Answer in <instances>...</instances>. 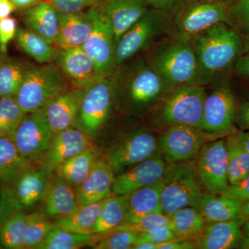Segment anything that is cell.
Wrapping results in <instances>:
<instances>
[{
	"label": "cell",
	"instance_id": "obj_9",
	"mask_svg": "<svg viewBox=\"0 0 249 249\" xmlns=\"http://www.w3.org/2000/svg\"><path fill=\"white\" fill-rule=\"evenodd\" d=\"M86 11L91 19V31L82 47L93 60L98 76L111 78L117 68L112 28L97 5Z\"/></svg>",
	"mask_w": 249,
	"mask_h": 249
},
{
	"label": "cell",
	"instance_id": "obj_3",
	"mask_svg": "<svg viewBox=\"0 0 249 249\" xmlns=\"http://www.w3.org/2000/svg\"><path fill=\"white\" fill-rule=\"evenodd\" d=\"M69 87L68 80L57 65H30L14 98L19 107L28 114L45 107L52 98Z\"/></svg>",
	"mask_w": 249,
	"mask_h": 249
},
{
	"label": "cell",
	"instance_id": "obj_50",
	"mask_svg": "<svg viewBox=\"0 0 249 249\" xmlns=\"http://www.w3.org/2000/svg\"><path fill=\"white\" fill-rule=\"evenodd\" d=\"M235 121L241 130L249 131V97L241 104L236 111Z\"/></svg>",
	"mask_w": 249,
	"mask_h": 249
},
{
	"label": "cell",
	"instance_id": "obj_43",
	"mask_svg": "<svg viewBox=\"0 0 249 249\" xmlns=\"http://www.w3.org/2000/svg\"><path fill=\"white\" fill-rule=\"evenodd\" d=\"M228 178L230 185L235 184L244 178L240 155L237 150L238 139L233 134L227 139Z\"/></svg>",
	"mask_w": 249,
	"mask_h": 249
},
{
	"label": "cell",
	"instance_id": "obj_33",
	"mask_svg": "<svg viewBox=\"0 0 249 249\" xmlns=\"http://www.w3.org/2000/svg\"><path fill=\"white\" fill-rule=\"evenodd\" d=\"M126 214L125 196L107 197L92 229V235H103L124 222Z\"/></svg>",
	"mask_w": 249,
	"mask_h": 249
},
{
	"label": "cell",
	"instance_id": "obj_14",
	"mask_svg": "<svg viewBox=\"0 0 249 249\" xmlns=\"http://www.w3.org/2000/svg\"><path fill=\"white\" fill-rule=\"evenodd\" d=\"M235 114V101L231 90L226 86L216 88L206 94L201 129L211 134L227 133L233 128Z\"/></svg>",
	"mask_w": 249,
	"mask_h": 249
},
{
	"label": "cell",
	"instance_id": "obj_11",
	"mask_svg": "<svg viewBox=\"0 0 249 249\" xmlns=\"http://www.w3.org/2000/svg\"><path fill=\"white\" fill-rule=\"evenodd\" d=\"M53 134L44 107L26 114L12 140L19 154L34 162L47 151Z\"/></svg>",
	"mask_w": 249,
	"mask_h": 249
},
{
	"label": "cell",
	"instance_id": "obj_15",
	"mask_svg": "<svg viewBox=\"0 0 249 249\" xmlns=\"http://www.w3.org/2000/svg\"><path fill=\"white\" fill-rule=\"evenodd\" d=\"M158 144L153 134L139 129L119 142L107 156L115 175L155 155Z\"/></svg>",
	"mask_w": 249,
	"mask_h": 249
},
{
	"label": "cell",
	"instance_id": "obj_7",
	"mask_svg": "<svg viewBox=\"0 0 249 249\" xmlns=\"http://www.w3.org/2000/svg\"><path fill=\"white\" fill-rule=\"evenodd\" d=\"M170 14L150 7L115 43L117 67L152 47L157 37L169 32Z\"/></svg>",
	"mask_w": 249,
	"mask_h": 249
},
{
	"label": "cell",
	"instance_id": "obj_25",
	"mask_svg": "<svg viewBox=\"0 0 249 249\" xmlns=\"http://www.w3.org/2000/svg\"><path fill=\"white\" fill-rule=\"evenodd\" d=\"M163 186V178L157 182L124 195L126 214L124 223L135 222L147 214L162 213L160 194Z\"/></svg>",
	"mask_w": 249,
	"mask_h": 249
},
{
	"label": "cell",
	"instance_id": "obj_4",
	"mask_svg": "<svg viewBox=\"0 0 249 249\" xmlns=\"http://www.w3.org/2000/svg\"><path fill=\"white\" fill-rule=\"evenodd\" d=\"M196 165L190 160L167 167L160 194L162 213L170 217L185 207L199 209L203 193Z\"/></svg>",
	"mask_w": 249,
	"mask_h": 249
},
{
	"label": "cell",
	"instance_id": "obj_42",
	"mask_svg": "<svg viewBox=\"0 0 249 249\" xmlns=\"http://www.w3.org/2000/svg\"><path fill=\"white\" fill-rule=\"evenodd\" d=\"M228 24L245 37L249 36V0H232Z\"/></svg>",
	"mask_w": 249,
	"mask_h": 249
},
{
	"label": "cell",
	"instance_id": "obj_21",
	"mask_svg": "<svg viewBox=\"0 0 249 249\" xmlns=\"http://www.w3.org/2000/svg\"><path fill=\"white\" fill-rule=\"evenodd\" d=\"M110 23L114 43L150 7L148 0H96Z\"/></svg>",
	"mask_w": 249,
	"mask_h": 249
},
{
	"label": "cell",
	"instance_id": "obj_19",
	"mask_svg": "<svg viewBox=\"0 0 249 249\" xmlns=\"http://www.w3.org/2000/svg\"><path fill=\"white\" fill-rule=\"evenodd\" d=\"M54 60L71 86L87 89L99 77L93 60L82 47L57 49Z\"/></svg>",
	"mask_w": 249,
	"mask_h": 249
},
{
	"label": "cell",
	"instance_id": "obj_60",
	"mask_svg": "<svg viewBox=\"0 0 249 249\" xmlns=\"http://www.w3.org/2000/svg\"><path fill=\"white\" fill-rule=\"evenodd\" d=\"M249 52V36H247V37H245V52H244V53H245V52Z\"/></svg>",
	"mask_w": 249,
	"mask_h": 249
},
{
	"label": "cell",
	"instance_id": "obj_6",
	"mask_svg": "<svg viewBox=\"0 0 249 249\" xmlns=\"http://www.w3.org/2000/svg\"><path fill=\"white\" fill-rule=\"evenodd\" d=\"M111 78L113 87L123 90L129 101L137 107L156 102L168 91L160 75L147 60H137L116 73Z\"/></svg>",
	"mask_w": 249,
	"mask_h": 249
},
{
	"label": "cell",
	"instance_id": "obj_8",
	"mask_svg": "<svg viewBox=\"0 0 249 249\" xmlns=\"http://www.w3.org/2000/svg\"><path fill=\"white\" fill-rule=\"evenodd\" d=\"M166 93L160 111L162 120L170 124H186L201 129L206 96L204 85H180Z\"/></svg>",
	"mask_w": 249,
	"mask_h": 249
},
{
	"label": "cell",
	"instance_id": "obj_41",
	"mask_svg": "<svg viewBox=\"0 0 249 249\" xmlns=\"http://www.w3.org/2000/svg\"><path fill=\"white\" fill-rule=\"evenodd\" d=\"M139 233L122 231L105 236L92 242L89 246L95 249H132L137 242Z\"/></svg>",
	"mask_w": 249,
	"mask_h": 249
},
{
	"label": "cell",
	"instance_id": "obj_39",
	"mask_svg": "<svg viewBox=\"0 0 249 249\" xmlns=\"http://www.w3.org/2000/svg\"><path fill=\"white\" fill-rule=\"evenodd\" d=\"M26 114L14 96L0 97V137L12 139Z\"/></svg>",
	"mask_w": 249,
	"mask_h": 249
},
{
	"label": "cell",
	"instance_id": "obj_13",
	"mask_svg": "<svg viewBox=\"0 0 249 249\" xmlns=\"http://www.w3.org/2000/svg\"><path fill=\"white\" fill-rule=\"evenodd\" d=\"M207 132L186 124H171L162 136L160 147L170 163L188 161L199 155L208 139Z\"/></svg>",
	"mask_w": 249,
	"mask_h": 249
},
{
	"label": "cell",
	"instance_id": "obj_40",
	"mask_svg": "<svg viewBox=\"0 0 249 249\" xmlns=\"http://www.w3.org/2000/svg\"><path fill=\"white\" fill-rule=\"evenodd\" d=\"M161 227H168L172 229V222L170 218L162 213H155L147 214L135 222L123 223L119 227H116L115 229L107 233L94 235V242L99 240L100 238H102L105 236L111 235L115 232L127 231L141 233V232L147 231L152 230L156 228Z\"/></svg>",
	"mask_w": 249,
	"mask_h": 249
},
{
	"label": "cell",
	"instance_id": "obj_62",
	"mask_svg": "<svg viewBox=\"0 0 249 249\" xmlns=\"http://www.w3.org/2000/svg\"><path fill=\"white\" fill-rule=\"evenodd\" d=\"M0 248H1V247H0Z\"/></svg>",
	"mask_w": 249,
	"mask_h": 249
},
{
	"label": "cell",
	"instance_id": "obj_45",
	"mask_svg": "<svg viewBox=\"0 0 249 249\" xmlns=\"http://www.w3.org/2000/svg\"><path fill=\"white\" fill-rule=\"evenodd\" d=\"M16 18L9 17L0 19V54L6 55L8 45L16 37L18 31Z\"/></svg>",
	"mask_w": 249,
	"mask_h": 249
},
{
	"label": "cell",
	"instance_id": "obj_35",
	"mask_svg": "<svg viewBox=\"0 0 249 249\" xmlns=\"http://www.w3.org/2000/svg\"><path fill=\"white\" fill-rule=\"evenodd\" d=\"M172 229L178 237L189 238L197 235L205 227L206 219L200 211L195 207L178 210L170 217Z\"/></svg>",
	"mask_w": 249,
	"mask_h": 249
},
{
	"label": "cell",
	"instance_id": "obj_46",
	"mask_svg": "<svg viewBox=\"0 0 249 249\" xmlns=\"http://www.w3.org/2000/svg\"><path fill=\"white\" fill-rule=\"evenodd\" d=\"M60 14H76L86 11L96 0H47Z\"/></svg>",
	"mask_w": 249,
	"mask_h": 249
},
{
	"label": "cell",
	"instance_id": "obj_29",
	"mask_svg": "<svg viewBox=\"0 0 249 249\" xmlns=\"http://www.w3.org/2000/svg\"><path fill=\"white\" fill-rule=\"evenodd\" d=\"M33 162L18 152L12 139L0 137V185L10 186ZM1 187V188H2Z\"/></svg>",
	"mask_w": 249,
	"mask_h": 249
},
{
	"label": "cell",
	"instance_id": "obj_10",
	"mask_svg": "<svg viewBox=\"0 0 249 249\" xmlns=\"http://www.w3.org/2000/svg\"><path fill=\"white\" fill-rule=\"evenodd\" d=\"M114 96L110 78L98 77L85 91L75 125L94 137L107 121Z\"/></svg>",
	"mask_w": 249,
	"mask_h": 249
},
{
	"label": "cell",
	"instance_id": "obj_20",
	"mask_svg": "<svg viewBox=\"0 0 249 249\" xmlns=\"http://www.w3.org/2000/svg\"><path fill=\"white\" fill-rule=\"evenodd\" d=\"M86 89L70 86L45 106L46 116L54 133L76 123Z\"/></svg>",
	"mask_w": 249,
	"mask_h": 249
},
{
	"label": "cell",
	"instance_id": "obj_16",
	"mask_svg": "<svg viewBox=\"0 0 249 249\" xmlns=\"http://www.w3.org/2000/svg\"><path fill=\"white\" fill-rule=\"evenodd\" d=\"M45 167L32 165L6 188L15 209L25 211L42 202L50 181V174Z\"/></svg>",
	"mask_w": 249,
	"mask_h": 249
},
{
	"label": "cell",
	"instance_id": "obj_28",
	"mask_svg": "<svg viewBox=\"0 0 249 249\" xmlns=\"http://www.w3.org/2000/svg\"><path fill=\"white\" fill-rule=\"evenodd\" d=\"M99 159V151L91 145L59 165L54 171L62 179L77 188L89 175Z\"/></svg>",
	"mask_w": 249,
	"mask_h": 249
},
{
	"label": "cell",
	"instance_id": "obj_26",
	"mask_svg": "<svg viewBox=\"0 0 249 249\" xmlns=\"http://www.w3.org/2000/svg\"><path fill=\"white\" fill-rule=\"evenodd\" d=\"M242 223L238 219L211 223L194 244L199 249H230L243 237Z\"/></svg>",
	"mask_w": 249,
	"mask_h": 249
},
{
	"label": "cell",
	"instance_id": "obj_54",
	"mask_svg": "<svg viewBox=\"0 0 249 249\" xmlns=\"http://www.w3.org/2000/svg\"><path fill=\"white\" fill-rule=\"evenodd\" d=\"M16 9L11 0H0V19L9 17Z\"/></svg>",
	"mask_w": 249,
	"mask_h": 249
},
{
	"label": "cell",
	"instance_id": "obj_49",
	"mask_svg": "<svg viewBox=\"0 0 249 249\" xmlns=\"http://www.w3.org/2000/svg\"><path fill=\"white\" fill-rule=\"evenodd\" d=\"M190 0H148L150 7L171 14Z\"/></svg>",
	"mask_w": 249,
	"mask_h": 249
},
{
	"label": "cell",
	"instance_id": "obj_23",
	"mask_svg": "<svg viewBox=\"0 0 249 249\" xmlns=\"http://www.w3.org/2000/svg\"><path fill=\"white\" fill-rule=\"evenodd\" d=\"M91 31L86 11L76 14L59 13L58 32L54 45L59 50L83 47Z\"/></svg>",
	"mask_w": 249,
	"mask_h": 249
},
{
	"label": "cell",
	"instance_id": "obj_56",
	"mask_svg": "<svg viewBox=\"0 0 249 249\" xmlns=\"http://www.w3.org/2000/svg\"><path fill=\"white\" fill-rule=\"evenodd\" d=\"M237 219L243 224L244 222L249 219V200L242 203L240 206Z\"/></svg>",
	"mask_w": 249,
	"mask_h": 249
},
{
	"label": "cell",
	"instance_id": "obj_27",
	"mask_svg": "<svg viewBox=\"0 0 249 249\" xmlns=\"http://www.w3.org/2000/svg\"><path fill=\"white\" fill-rule=\"evenodd\" d=\"M25 27L34 31L50 43H55L58 32L59 12L47 0L23 10Z\"/></svg>",
	"mask_w": 249,
	"mask_h": 249
},
{
	"label": "cell",
	"instance_id": "obj_5",
	"mask_svg": "<svg viewBox=\"0 0 249 249\" xmlns=\"http://www.w3.org/2000/svg\"><path fill=\"white\" fill-rule=\"evenodd\" d=\"M232 0L204 2L190 0L171 17L169 34L174 38L191 41L219 23L229 22Z\"/></svg>",
	"mask_w": 249,
	"mask_h": 249
},
{
	"label": "cell",
	"instance_id": "obj_53",
	"mask_svg": "<svg viewBox=\"0 0 249 249\" xmlns=\"http://www.w3.org/2000/svg\"><path fill=\"white\" fill-rule=\"evenodd\" d=\"M237 150H238L241 163H242V173H243L244 178H245L249 173V153L246 150L245 147L242 145L239 139L238 143H237Z\"/></svg>",
	"mask_w": 249,
	"mask_h": 249
},
{
	"label": "cell",
	"instance_id": "obj_47",
	"mask_svg": "<svg viewBox=\"0 0 249 249\" xmlns=\"http://www.w3.org/2000/svg\"><path fill=\"white\" fill-rule=\"evenodd\" d=\"M222 196L240 201L249 200V173L235 184L230 185L222 193Z\"/></svg>",
	"mask_w": 249,
	"mask_h": 249
},
{
	"label": "cell",
	"instance_id": "obj_55",
	"mask_svg": "<svg viewBox=\"0 0 249 249\" xmlns=\"http://www.w3.org/2000/svg\"><path fill=\"white\" fill-rule=\"evenodd\" d=\"M11 1L16 6V9L24 10L43 0H11Z\"/></svg>",
	"mask_w": 249,
	"mask_h": 249
},
{
	"label": "cell",
	"instance_id": "obj_51",
	"mask_svg": "<svg viewBox=\"0 0 249 249\" xmlns=\"http://www.w3.org/2000/svg\"><path fill=\"white\" fill-rule=\"evenodd\" d=\"M234 69L239 76L249 82V52L241 55Z\"/></svg>",
	"mask_w": 249,
	"mask_h": 249
},
{
	"label": "cell",
	"instance_id": "obj_1",
	"mask_svg": "<svg viewBox=\"0 0 249 249\" xmlns=\"http://www.w3.org/2000/svg\"><path fill=\"white\" fill-rule=\"evenodd\" d=\"M198 65V83L204 85L235 67L245 40L231 26L219 23L191 40Z\"/></svg>",
	"mask_w": 249,
	"mask_h": 249
},
{
	"label": "cell",
	"instance_id": "obj_24",
	"mask_svg": "<svg viewBox=\"0 0 249 249\" xmlns=\"http://www.w3.org/2000/svg\"><path fill=\"white\" fill-rule=\"evenodd\" d=\"M75 188L55 175L50 179L42 199V213L48 217H58L74 211L79 206Z\"/></svg>",
	"mask_w": 249,
	"mask_h": 249
},
{
	"label": "cell",
	"instance_id": "obj_48",
	"mask_svg": "<svg viewBox=\"0 0 249 249\" xmlns=\"http://www.w3.org/2000/svg\"><path fill=\"white\" fill-rule=\"evenodd\" d=\"M16 211L6 188L2 187L0 190V227Z\"/></svg>",
	"mask_w": 249,
	"mask_h": 249
},
{
	"label": "cell",
	"instance_id": "obj_12",
	"mask_svg": "<svg viewBox=\"0 0 249 249\" xmlns=\"http://www.w3.org/2000/svg\"><path fill=\"white\" fill-rule=\"evenodd\" d=\"M198 156L196 170L199 182L209 193L222 195L230 186L227 142L217 140L205 143Z\"/></svg>",
	"mask_w": 249,
	"mask_h": 249
},
{
	"label": "cell",
	"instance_id": "obj_44",
	"mask_svg": "<svg viewBox=\"0 0 249 249\" xmlns=\"http://www.w3.org/2000/svg\"><path fill=\"white\" fill-rule=\"evenodd\" d=\"M177 238H178V236L171 228L161 227L139 233L136 244L145 242L161 244Z\"/></svg>",
	"mask_w": 249,
	"mask_h": 249
},
{
	"label": "cell",
	"instance_id": "obj_59",
	"mask_svg": "<svg viewBox=\"0 0 249 249\" xmlns=\"http://www.w3.org/2000/svg\"><path fill=\"white\" fill-rule=\"evenodd\" d=\"M242 230L245 233H249V219L243 222L242 225Z\"/></svg>",
	"mask_w": 249,
	"mask_h": 249
},
{
	"label": "cell",
	"instance_id": "obj_31",
	"mask_svg": "<svg viewBox=\"0 0 249 249\" xmlns=\"http://www.w3.org/2000/svg\"><path fill=\"white\" fill-rule=\"evenodd\" d=\"M240 201L221 195L217 196L213 193H203L199 211L206 222H224L237 219Z\"/></svg>",
	"mask_w": 249,
	"mask_h": 249
},
{
	"label": "cell",
	"instance_id": "obj_58",
	"mask_svg": "<svg viewBox=\"0 0 249 249\" xmlns=\"http://www.w3.org/2000/svg\"><path fill=\"white\" fill-rule=\"evenodd\" d=\"M238 246L240 249H249V233H246V235L242 237Z\"/></svg>",
	"mask_w": 249,
	"mask_h": 249
},
{
	"label": "cell",
	"instance_id": "obj_52",
	"mask_svg": "<svg viewBox=\"0 0 249 249\" xmlns=\"http://www.w3.org/2000/svg\"><path fill=\"white\" fill-rule=\"evenodd\" d=\"M195 245L190 242L181 240V239H175V240L168 241L164 243L159 244L158 249H193Z\"/></svg>",
	"mask_w": 249,
	"mask_h": 249
},
{
	"label": "cell",
	"instance_id": "obj_61",
	"mask_svg": "<svg viewBox=\"0 0 249 249\" xmlns=\"http://www.w3.org/2000/svg\"><path fill=\"white\" fill-rule=\"evenodd\" d=\"M198 1H204V2H216V1H220L222 0H198Z\"/></svg>",
	"mask_w": 249,
	"mask_h": 249
},
{
	"label": "cell",
	"instance_id": "obj_22",
	"mask_svg": "<svg viewBox=\"0 0 249 249\" xmlns=\"http://www.w3.org/2000/svg\"><path fill=\"white\" fill-rule=\"evenodd\" d=\"M115 175L107 160L99 159L84 181L76 188L78 204H93L109 197Z\"/></svg>",
	"mask_w": 249,
	"mask_h": 249
},
{
	"label": "cell",
	"instance_id": "obj_2",
	"mask_svg": "<svg viewBox=\"0 0 249 249\" xmlns=\"http://www.w3.org/2000/svg\"><path fill=\"white\" fill-rule=\"evenodd\" d=\"M146 60L168 91L180 85L198 83L197 60L191 41L172 37L157 45Z\"/></svg>",
	"mask_w": 249,
	"mask_h": 249
},
{
	"label": "cell",
	"instance_id": "obj_34",
	"mask_svg": "<svg viewBox=\"0 0 249 249\" xmlns=\"http://www.w3.org/2000/svg\"><path fill=\"white\" fill-rule=\"evenodd\" d=\"M29 66L30 65L17 59L1 55L0 57V97L16 96Z\"/></svg>",
	"mask_w": 249,
	"mask_h": 249
},
{
	"label": "cell",
	"instance_id": "obj_37",
	"mask_svg": "<svg viewBox=\"0 0 249 249\" xmlns=\"http://www.w3.org/2000/svg\"><path fill=\"white\" fill-rule=\"evenodd\" d=\"M27 214L15 212L0 227V245L10 249H24V233Z\"/></svg>",
	"mask_w": 249,
	"mask_h": 249
},
{
	"label": "cell",
	"instance_id": "obj_17",
	"mask_svg": "<svg viewBox=\"0 0 249 249\" xmlns=\"http://www.w3.org/2000/svg\"><path fill=\"white\" fill-rule=\"evenodd\" d=\"M167 167L163 158L160 156H152L129 169L117 174L111 193L114 196H124L157 182L164 177Z\"/></svg>",
	"mask_w": 249,
	"mask_h": 249
},
{
	"label": "cell",
	"instance_id": "obj_18",
	"mask_svg": "<svg viewBox=\"0 0 249 249\" xmlns=\"http://www.w3.org/2000/svg\"><path fill=\"white\" fill-rule=\"evenodd\" d=\"M91 138L75 124L55 132L44 155L43 166L52 173L64 162L92 145L90 142Z\"/></svg>",
	"mask_w": 249,
	"mask_h": 249
},
{
	"label": "cell",
	"instance_id": "obj_36",
	"mask_svg": "<svg viewBox=\"0 0 249 249\" xmlns=\"http://www.w3.org/2000/svg\"><path fill=\"white\" fill-rule=\"evenodd\" d=\"M93 242V235L70 231L55 225L37 249H77Z\"/></svg>",
	"mask_w": 249,
	"mask_h": 249
},
{
	"label": "cell",
	"instance_id": "obj_57",
	"mask_svg": "<svg viewBox=\"0 0 249 249\" xmlns=\"http://www.w3.org/2000/svg\"><path fill=\"white\" fill-rule=\"evenodd\" d=\"M236 134L242 145L249 153V131L240 130Z\"/></svg>",
	"mask_w": 249,
	"mask_h": 249
},
{
	"label": "cell",
	"instance_id": "obj_38",
	"mask_svg": "<svg viewBox=\"0 0 249 249\" xmlns=\"http://www.w3.org/2000/svg\"><path fill=\"white\" fill-rule=\"evenodd\" d=\"M55 226L43 213L35 212L27 214L24 233V247L37 249Z\"/></svg>",
	"mask_w": 249,
	"mask_h": 249
},
{
	"label": "cell",
	"instance_id": "obj_32",
	"mask_svg": "<svg viewBox=\"0 0 249 249\" xmlns=\"http://www.w3.org/2000/svg\"><path fill=\"white\" fill-rule=\"evenodd\" d=\"M18 46L39 65L51 63L55 60L57 49L40 36L27 28H18L16 37Z\"/></svg>",
	"mask_w": 249,
	"mask_h": 249
},
{
	"label": "cell",
	"instance_id": "obj_30",
	"mask_svg": "<svg viewBox=\"0 0 249 249\" xmlns=\"http://www.w3.org/2000/svg\"><path fill=\"white\" fill-rule=\"evenodd\" d=\"M106 199L93 204L79 205L70 213L55 217L54 224L70 231L92 235L93 226Z\"/></svg>",
	"mask_w": 249,
	"mask_h": 249
}]
</instances>
